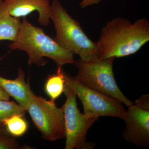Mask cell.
Masks as SVG:
<instances>
[{"mask_svg":"<svg viewBox=\"0 0 149 149\" xmlns=\"http://www.w3.org/2000/svg\"><path fill=\"white\" fill-rule=\"evenodd\" d=\"M3 58H0V61ZM0 87L26 111L35 95L29 83L25 81V74L21 68L19 70L16 79L10 80L0 76Z\"/></svg>","mask_w":149,"mask_h":149,"instance_id":"10","label":"cell"},{"mask_svg":"<svg viewBox=\"0 0 149 149\" xmlns=\"http://www.w3.org/2000/svg\"><path fill=\"white\" fill-rule=\"evenodd\" d=\"M10 96L0 87V100H10Z\"/></svg>","mask_w":149,"mask_h":149,"instance_id":"17","label":"cell"},{"mask_svg":"<svg viewBox=\"0 0 149 149\" xmlns=\"http://www.w3.org/2000/svg\"><path fill=\"white\" fill-rule=\"evenodd\" d=\"M115 58L83 61H75L78 68L74 78L88 88L116 99L127 107L133 103L122 93L115 79L113 65Z\"/></svg>","mask_w":149,"mask_h":149,"instance_id":"4","label":"cell"},{"mask_svg":"<svg viewBox=\"0 0 149 149\" xmlns=\"http://www.w3.org/2000/svg\"><path fill=\"white\" fill-rule=\"evenodd\" d=\"M3 1V0H0V2H1V1Z\"/></svg>","mask_w":149,"mask_h":149,"instance_id":"19","label":"cell"},{"mask_svg":"<svg viewBox=\"0 0 149 149\" xmlns=\"http://www.w3.org/2000/svg\"><path fill=\"white\" fill-rule=\"evenodd\" d=\"M149 41V21L139 19L132 23L116 17L102 27L97 42L99 59L120 58L136 53Z\"/></svg>","mask_w":149,"mask_h":149,"instance_id":"1","label":"cell"},{"mask_svg":"<svg viewBox=\"0 0 149 149\" xmlns=\"http://www.w3.org/2000/svg\"><path fill=\"white\" fill-rule=\"evenodd\" d=\"M4 3L12 16L25 17L33 12L37 11L40 24L44 26L49 24L52 4L49 0H5Z\"/></svg>","mask_w":149,"mask_h":149,"instance_id":"9","label":"cell"},{"mask_svg":"<svg viewBox=\"0 0 149 149\" xmlns=\"http://www.w3.org/2000/svg\"><path fill=\"white\" fill-rule=\"evenodd\" d=\"M26 111L44 139L52 142L65 139L63 111L54 101L35 95Z\"/></svg>","mask_w":149,"mask_h":149,"instance_id":"6","label":"cell"},{"mask_svg":"<svg viewBox=\"0 0 149 149\" xmlns=\"http://www.w3.org/2000/svg\"><path fill=\"white\" fill-rule=\"evenodd\" d=\"M21 24L19 18L10 15L2 1L0 2V41H15L19 34Z\"/></svg>","mask_w":149,"mask_h":149,"instance_id":"11","label":"cell"},{"mask_svg":"<svg viewBox=\"0 0 149 149\" xmlns=\"http://www.w3.org/2000/svg\"><path fill=\"white\" fill-rule=\"evenodd\" d=\"M51 4V19L56 31L54 40L63 49L79 56L82 61L99 59L97 43L86 35L79 22L69 15L58 0H53Z\"/></svg>","mask_w":149,"mask_h":149,"instance_id":"3","label":"cell"},{"mask_svg":"<svg viewBox=\"0 0 149 149\" xmlns=\"http://www.w3.org/2000/svg\"><path fill=\"white\" fill-rule=\"evenodd\" d=\"M9 47L26 52L29 65H45L47 62L45 57L52 59L58 66L75 62L72 53L62 47L53 38L46 35L42 29L32 25L25 17L22 18L17 39L11 43Z\"/></svg>","mask_w":149,"mask_h":149,"instance_id":"2","label":"cell"},{"mask_svg":"<svg viewBox=\"0 0 149 149\" xmlns=\"http://www.w3.org/2000/svg\"><path fill=\"white\" fill-rule=\"evenodd\" d=\"M128 108L123 119L125 125L123 138L136 146H149V95L141 96Z\"/></svg>","mask_w":149,"mask_h":149,"instance_id":"8","label":"cell"},{"mask_svg":"<svg viewBox=\"0 0 149 149\" xmlns=\"http://www.w3.org/2000/svg\"><path fill=\"white\" fill-rule=\"evenodd\" d=\"M10 135L6 130L4 126L0 125V136H8Z\"/></svg>","mask_w":149,"mask_h":149,"instance_id":"18","label":"cell"},{"mask_svg":"<svg viewBox=\"0 0 149 149\" xmlns=\"http://www.w3.org/2000/svg\"><path fill=\"white\" fill-rule=\"evenodd\" d=\"M26 111L19 104L9 100H0V125L3 126L4 121L14 115L23 116Z\"/></svg>","mask_w":149,"mask_h":149,"instance_id":"14","label":"cell"},{"mask_svg":"<svg viewBox=\"0 0 149 149\" xmlns=\"http://www.w3.org/2000/svg\"><path fill=\"white\" fill-rule=\"evenodd\" d=\"M15 137L8 136H0V149L21 148Z\"/></svg>","mask_w":149,"mask_h":149,"instance_id":"15","label":"cell"},{"mask_svg":"<svg viewBox=\"0 0 149 149\" xmlns=\"http://www.w3.org/2000/svg\"><path fill=\"white\" fill-rule=\"evenodd\" d=\"M65 74L62 67L58 66L56 73L50 75L47 79L45 91L51 100L55 101L65 91Z\"/></svg>","mask_w":149,"mask_h":149,"instance_id":"12","label":"cell"},{"mask_svg":"<svg viewBox=\"0 0 149 149\" xmlns=\"http://www.w3.org/2000/svg\"><path fill=\"white\" fill-rule=\"evenodd\" d=\"M65 83L72 89L83 104L84 113L98 119L101 116L123 119L126 110L116 99L92 90L79 83L74 77L65 74Z\"/></svg>","mask_w":149,"mask_h":149,"instance_id":"7","label":"cell"},{"mask_svg":"<svg viewBox=\"0 0 149 149\" xmlns=\"http://www.w3.org/2000/svg\"><path fill=\"white\" fill-rule=\"evenodd\" d=\"M66 84V83H65ZM66 101L61 107L64 114L65 149H89L94 144L86 140L88 130L97 119L82 113L77 107L76 94L65 84Z\"/></svg>","mask_w":149,"mask_h":149,"instance_id":"5","label":"cell"},{"mask_svg":"<svg viewBox=\"0 0 149 149\" xmlns=\"http://www.w3.org/2000/svg\"><path fill=\"white\" fill-rule=\"evenodd\" d=\"M3 126L9 134L14 137H20L24 135L28 130V123L23 115H14L4 122Z\"/></svg>","mask_w":149,"mask_h":149,"instance_id":"13","label":"cell"},{"mask_svg":"<svg viewBox=\"0 0 149 149\" xmlns=\"http://www.w3.org/2000/svg\"><path fill=\"white\" fill-rule=\"evenodd\" d=\"M103 0H82L79 4L80 7L82 8H85L90 6L93 5L98 4L101 2Z\"/></svg>","mask_w":149,"mask_h":149,"instance_id":"16","label":"cell"}]
</instances>
